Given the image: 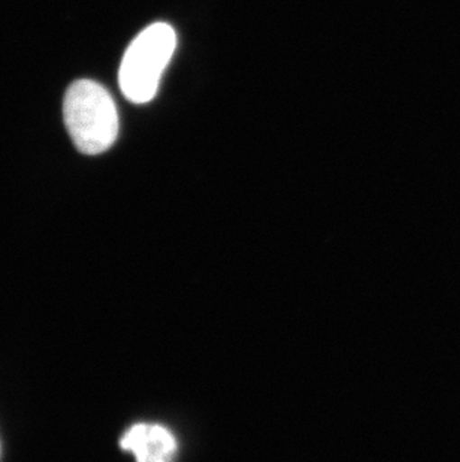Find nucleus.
Returning a JSON list of instances; mask_svg holds the SVG:
<instances>
[{
	"label": "nucleus",
	"instance_id": "7ed1b4c3",
	"mask_svg": "<svg viewBox=\"0 0 460 462\" xmlns=\"http://www.w3.org/2000/svg\"><path fill=\"white\" fill-rule=\"evenodd\" d=\"M120 446L136 462H174L179 454L174 434L159 423H136L123 434Z\"/></svg>",
	"mask_w": 460,
	"mask_h": 462
},
{
	"label": "nucleus",
	"instance_id": "f03ea898",
	"mask_svg": "<svg viewBox=\"0 0 460 462\" xmlns=\"http://www.w3.org/2000/svg\"><path fill=\"white\" fill-rule=\"evenodd\" d=\"M175 49L177 35L168 23H152L132 41L118 72V84L127 101L147 104L156 97Z\"/></svg>",
	"mask_w": 460,
	"mask_h": 462
},
{
	"label": "nucleus",
	"instance_id": "f257e3e1",
	"mask_svg": "<svg viewBox=\"0 0 460 462\" xmlns=\"http://www.w3.org/2000/svg\"><path fill=\"white\" fill-rule=\"evenodd\" d=\"M63 116L81 153H104L117 140V106L108 90L92 79H79L68 88Z\"/></svg>",
	"mask_w": 460,
	"mask_h": 462
},
{
	"label": "nucleus",
	"instance_id": "20e7f679",
	"mask_svg": "<svg viewBox=\"0 0 460 462\" xmlns=\"http://www.w3.org/2000/svg\"><path fill=\"white\" fill-rule=\"evenodd\" d=\"M0 458H2V445H0Z\"/></svg>",
	"mask_w": 460,
	"mask_h": 462
}]
</instances>
